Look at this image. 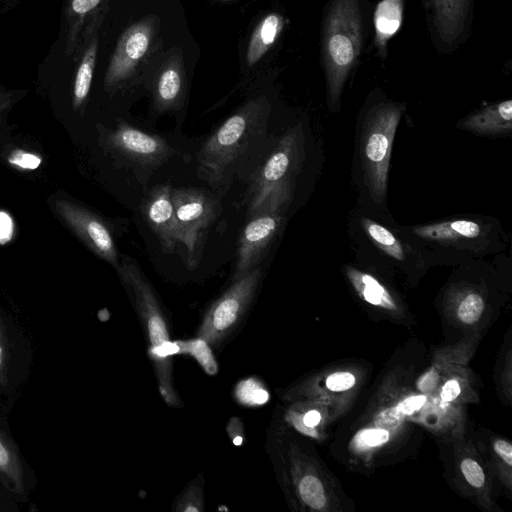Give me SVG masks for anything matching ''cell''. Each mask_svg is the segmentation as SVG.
<instances>
[{
	"label": "cell",
	"mask_w": 512,
	"mask_h": 512,
	"mask_svg": "<svg viewBox=\"0 0 512 512\" xmlns=\"http://www.w3.org/2000/svg\"><path fill=\"white\" fill-rule=\"evenodd\" d=\"M269 108L260 100L228 117L197 153V174L216 192H226L234 180L263 154L268 143Z\"/></svg>",
	"instance_id": "cell-1"
},
{
	"label": "cell",
	"mask_w": 512,
	"mask_h": 512,
	"mask_svg": "<svg viewBox=\"0 0 512 512\" xmlns=\"http://www.w3.org/2000/svg\"><path fill=\"white\" fill-rule=\"evenodd\" d=\"M367 0H328L321 29V63L328 106L336 111L345 85L360 60Z\"/></svg>",
	"instance_id": "cell-2"
},
{
	"label": "cell",
	"mask_w": 512,
	"mask_h": 512,
	"mask_svg": "<svg viewBox=\"0 0 512 512\" xmlns=\"http://www.w3.org/2000/svg\"><path fill=\"white\" fill-rule=\"evenodd\" d=\"M116 271L148 332L149 354L155 362L162 397L169 405H178L171 374V356L177 354L176 345L170 341L156 293L136 260L129 255L120 254Z\"/></svg>",
	"instance_id": "cell-3"
},
{
	"label": "cell",
	"mask_w": 512,
	"mask_h": 512,
	"mask_svg": "<svg viewBox=\"0 0 512 512\" xmlns=\"http://www.w3.org/2000/svg\"><path fill=\"white\" fill-rule=\"evenodd\" d=\"M375 99L366 108L362 122L359 158L365 183L373 200L382 203L386 196L390 154L404 105L374 91Z\"/></svg>",
	"instance_id": "cell-4"
},
{
	"label": "cell",
	"mask_w": 512,
	"mask_h": 512,
	"mask_svg": "<svg viewBox=\"0 0 512 512\" xmlns=\"http://www.w3.org/2000/svg\"><path fill=\"white\" fill-rule=\"evenodd\" d=\"M296 131L286 133L252 172L245 204L251 217L262 212L284 213L300 164V141Z\"/></svg>",
	"instance_id": "cell-5"
},
{
	"label": "cell",
	"mask_w": 512,
	"mask_h": 512,
	"mask_svg": "<svg viewBox=\"0 0 512 512\" xmlns=\"http://www.w3.org/2000/svg\"><path fill=\"white\" fill-rule=\"evenodd\" d=\"M104 143L116 161L143 184L175 154L165 138L142 131L125 121L106 131Z\"/></svg>",
	"instance_id": "cell-6"
},
{
	"label": "cell",
	"mask_w": 512,
	"mask_h": 512,
	"mask_svg": "<svg viewBox=\"0 0 512 512\" xmlns=\"http://www.w3.org/2000/svg\"><path fill=\"white\" fill-rule=\"evenodd\" d=\"M171 199L178 223L180 244L187 251V264L195 268L210 226L220 213L216 195L194 187L171 188Z\"/></svg>",
	"instance_id": "cell-7"
},
{
	"label": "cell",
	"mask_w": 512,
	"mask_h": 512,
	"mask_svg": "<svg viewBox=\"0 0 512 512\" xmlns=\"http://www.w3.org/2000/svg\"><path fill=\"white\" fill-rule=\"evenodd\" d=\"M261 278L262 268L257 266L233 281L232 285L209 307L198 337L208 344H217L224 339L252 303Z\"/></svg>",
	"instance_id": "cell-8"
},
{
	"label": "cell",
	"mask_w": 512,
	"mask_h": 512,
	"mask_svg": "<svg viewBox=\"0 0 512 512\" xmlns=\"http://www.w3.org/2000/svg\"><path fill=\"white\" fill-rule=\"evenodd\" d=\"M431 42L440 55H450L470 37L474 0H421Z\"/></svg>",
	"instance_id": "cell-9"
},
{
	"label": "cell",
	"mask_w": 512,
	"mask_h": 512,
	"mask_svg": "<svg viewBox=\"0 0 512 512\" xmlns=\"http://www.w3.org/2000/svg\"><path fill=\"white\" fill-rule=\"evenodd\" d=\"M54 207L68 227L95 255L115 269L118 267V250L111 230L103 219L64 198L57 199Z\"/></svg>",
	"instance_id": "cell-10"
},
{
	"label": "cell",
	"mask_w": 512,
	"mask_h": 512,
	"mask_svg": "<svg viewBox=\"0 0 512 512\" xmlns=\"http://www.w3.org/2000/svg\"><path fill=\"white\" fill-rule=\"evenodd\" d=\"M283 222L281 212H262L249 217L238 238L233 281L259 266L282 229Z\"/></svg>",
	"instance_id": "cell-11"
},
{
	"label": "cell",
	"mask_w": 512,
	"mask_h": 512,
	"mask_svg": "<svg viewBox=\"0 0 512 512\" xmlns=\"http://www.w3.org/2000/svg\"><path fill=\"white\" fill-rule=\"evenodd\" d=\"M152 36L149 21L136 23L120 37L105 75L106 89L121 86L147 52Z\"/></svg>",
	"instance_id": "cell-12"
},
{
	"label": "cell",
	"mask_w": 512,
	"mask_h": 512,
	"mask_svg": "<svg viewBox=\"0 0 512 512\" xmlns=\"http://www.w3.org/2000/svg\"><path fill=\"white\" fill-rule=\"evenodd\" d=\"M171 188L169 183L152 187L141 204L142 216L166 254L174 253L177 245L180 244Z\"/></svg>",
	"instance_id": "cell-13"
},
{
	"label": "cell",
	"mask_w": 512,
	"mask_h": 512,
	"mask_svg": "<svg viewBox=\"0 0 512 512\" xmlns=\"http://www.w3.org/2000/svg\"><path fill=\"white\" fill-rule=\"evenodd\" d=\"M405 0H380L373 12L374 46L377 56L384 61L388 43L401 27Z\"/></svg>",
	"instance_id": "cell-14"
},
{
	"label": "cell",
	"mask_w": 512,
	"mask_h": 512,
	"mask_svg": "<svg viewBox=\"0 0 512 512\" xmlns=\"http://www.w3.org/2000/svg\"><path fill=\"white\" fill-rule=\"evenodd\" d=\"M458 126L481 135L507 133L512 128V100L491 104L462 119Z\"/></svg>",
	"instance_id": "cell-15"
},
{
	"label": "cell",
	"mask_w": 512,
	"mask_h": 512,
	"mask_svg": "<svg viewBox=\"0 0 512 512\" xmlns=\"http://www.w3.org/2000/svg\"><path fill=\"white\" fill-rule=\"evenodd\" d=\"M413 231L423 239L446 242L476 238L482 228L475 221L459 219L416 227Z\"/></svg>",
	"instance_id": "cell-16"
},
{
	"label": "cell",
	"mask_w": 512,
	"mask_h": 512,
	"mask_svg": "<svg viewBox=\"0 0 512 512\" xmlns=\"http://www.w3.org/2000/svg\"><path fill=\"white\" fill-rule=\"evenodd\" d=\"M283 28V18L277 13L266 15L255 28L247 49V62L256 64L276 41Z\"/></svg>",
	"instance_id": "cell-17"
},
{
	"label": "cell",
	"mask_w": 512,
	"mask_h": 512,
	"mask_svg": "<svg viewBox=\"0 0 512 512\" xmlns=\"http://www.w3.org/2000/svg\"><path fill=\"white\" fill-rule=\"evenodd\" d=\"M182 99V78L179 70L166 68L160 74L154 89V107L158 112H166L180 107Z\"/></svg>",
	"instance_id": "cell-18"
},
{
	"label": "cell",
	"mask_w": 512,
	"mask_h": 512,
	"mask_svg": "<svg viewBox=\"0 0 512 512\" xmlns=\"http://www.w3.org/2000/svg\"><path fill=\"white\" fill-rule=\"evenodd\" d=\"M103 0H68L66 19L68 24L65 53L73 56L79 43L82 27L88 16L98 8Z\"/></svg>",
	"instance_id": "cell-19"
},
{
	"label": "cell",
	"mask_w": 512,
	"mask_h": 512,
	"mask_svg": "<svg viewBox=\"0 0 512 512\" xmlns=\"http://www.w3.org/2000/svg\"><path fill=\"white\" fill-rule=\"evenodd\" d=\"M346 273L358 294L365 301L387 309L395 308L391 295L375 277L353 267H348Z\"/></svg>",
	"instance_id": "cell-20"
},
{
	"label": "cell",
	"mask_w": 512,
	"mask_h": 512,
	"mask_svg": "<svg viewBox=\"0 0 512 512\" xmlns=\"http://www.w3.org/2000/svg\"><path fill=\"white\" fill-rule=\"evenodd\" d=\"M98 51V38L95 37L85 50L81 62L77 68L73 85V107L81 108L90 92L93 72Z\"/></svg>",
	"instance_id": "cell-21"
},
{
	"label": "cell",
	"mask_w": 512,
	"mask_h": 512,
	"mask_svg": "<svg viewBox=\"0 0 512 512\" xmlns=\"http://www.w3.org/2000/svg\"><path fill=\"white\" fill-rule=\"evenodd\" d=\"M23 466L17 449L0 430V474L13 487L15 492L24 489Z\"/></svg>",
	"instance_id": "cell-22"
},
{
	"label": "cell",
	"mask_w": 512,
	"mask_h": 512,
	"mask_svg": "<svg viewBox=\"0 0 512 512\" xmlns=\"http://www.w3.org/2000/svg\"><path fill=\"white\" fill-rule=\"evenodd\" d=\"M362 225L373 243L387 255L396 260L404 259L405 254L401 243L385 226L371 219H363Z\"/></svg>",
	"instance_id": "cell-23"
},
{
	"label": "cell",
	"mask_w": 512,
	"mask_h": 512,
	"mask_svg": "<svg viewBox=\"0 0 512 512\" xmlns=\"http://www.w3.org/2000/svg\"><path fill=\"white\" fill-rule=\"evenodd\" d=\"M175 345L176 353L190 354L197 360L206 373L210 375L217 373V363L206 341L197 337L196 339L188 341H177Z\"/></svg>",
	"instance_id": "cell-24"
},
{
	"label": "cell",
	"mask_w": 512,
	"mask_h": 512,
	"mask_svg": "<svg viewBox=\"0 0 512 512\" xmlns=\"http://www.w3.org/2000/svg\"><path fill=\"white\" fill-rule=\"evenodd\" d=\"M235 397L243 405L260 406L268 401L269 393L257 379L248 378L238 383Z\"/></svg>",
	"instance_id": "cell-25"
},
{
	"label": "cell",
	"mask_w": 512,
	"mask_h": 512,
	"mask_svg": "<svg viewBox=\"0 0 512 512\" xmlns=\"http://www.w3.org/2000/svg\"><path fill=\"white\" fill-rule=\"evenodd\" d=\"M301 499L313 509H321L326 504L324 488L320 480L313 475H306L298 483Z\"/></svg>",
	"instance_id": "cell-26"
},
{
	"label": "cell",
	"mask_w": 512,
	"mask_h": 512,
	"mask_svg": "<svg viewBox=\"0 0 512 512\" xmlns=\"http://www.w3.org/2000/svg\"><path fill=\"white\" fill-rule=\"evenodd\" d=\"M484 307L485 303L479 294L469 293L460 301L457 316L461 322L473 324L480 319Z\"/></svg>",
	"instance_id": "cell-27"
},
{
	"label": "cell",
	"mask_w": 512,
	"mask_h": 512,
	"mask_svg": "<svg viewBox=\"0 0 512 512\" xmlns=\"http://www.w3.org/2000/svg\"><path fill=\"white\" fill-rule=\"evenodd\" d=\"M7 161L20 171H33L41 165L42 157L36 153L17 148L9 153Z\"/></svg>",
	"instance_id": "cell-28"
},
{
	"label": "cell",
	"mask_w": 512,
	"mask_h": 512,
	"mask_svg": "<svg viewBox=\"0 0 512 512\" xmlns=\"http://www.w3.org/2000/svg\"><path fill=\"white\" fill-rule=\"evenodd\" d=\"M175 510L177 511H195L203 510V495L200 487H189L179 498Z\"/></svg>",
	"instance_id": "cell-29"
},
{
	"label": "cell",
	"mask_w": 512,
	"mask_h": 512,
	"mask_svg": "<svg viewBox=\"0 0 512 512\" xmlns=\"http://www.w3.org/2000/svg\"><path fill=\"white\" fill-rule=\"evenodd\" d=\"M461 471L467 482L476 488L483 486L485 475L481 466L473 459L466 458L461 462Z\"/></svg>",
	"instance_id": "cell-30"
},
{
	"label": "cell",
	"mask_w": 512,
	"mask_h": 512,
	"mask_svg": "<svg viewBox=\"0 0 512 512\" xmlns=\"http://www.w3.org/2000/svg\"><path fill=\"white\" fill-rule=\"evenodd\" d=\"M355 384V377L349 372H336L328 376L326 386L331 391H346Z\"/></svg>",
	"instance_id": "cell-31"
},
{
	"label": "cell",
	"mask_w": 512,
	"mask_h": 512,
	"mask_svg": "<svg viewBox=\"0 0 512 512\" xmlns=\"http://www.w3.org/2000/svg\"><path fill=\"white\" fill-rule=\"evenodd\" d=\"M389 433L383 429H367L360 433V441L370 447L387 442Z\"/></svg>",
	"instance_id": "cell-32"
},
{
	"label": "cell",
	"mask_w": 512,
	"mask_h": 512,
	"mask_svg": "<svg viewBox=\"0 0 512 512\" xmlns=\"http://www.w3.org/2000/svg\"><path fill=\"white\" fill-rule=\"evenodd\" d=\"M426 396L415 395L404 399L397 407L398 411L403 414H413L420 410V408L426 403Z\"/></svg>",
	"instance_id": "cell-33"
},
{
	"label": "cell",
	"mask_w": 512,
	"mask_h": 512,
	"mask_svg": "<svg viewBox=\"0 0 512 512\" xmlns=\"http://www.w3.org/2000/svg\"><path fill=\"white\" fill-rule=\"evenodd\" d=\"M227 431L235 445H241L244 439V428L239 418H231Z\"/></svg>",
	"instance_id": "cell-34"
},
{
	"label": "cell",
	"mask_w": 512,
	"mask_h": 512,
	"mask_svg": "<svg viewBox=\"0 0 512 512\" xmlns=\"http://www.w3.org/2000/svg\"><path fill=\"white\" fill-rule=\"evenodd\" d=\"M494 450L499 455V457L507 463V465H512V446L511 444L502 439H498L494 442Z\"/></svg>",
	"instance_id": "cell-35"
},
{
	"label": "cell",
	"mask_w": 512,
	"mask_h": 512,
	"mask_svg": "<svg viewBox=\"0 0 512 512\" xmlns=\"http://www.w3.org/2000/svg\"><path fill=\"white\" fill-rule=\"evenodd\" d=\"M460 394V385L457 380H448L441 390V398L446 402L453 401Z\"/></svg>",
	"instance_id": "cell-36"
},
{
	"label": "cell",
	"mask_w": 512,
	"mask_h": 512,
	"mask_svg": "<svg viewBox=\"0 0 512 512\" xmlns=\"http://www.w3.org/2000/svg\"><path fill=\"white\" fill-rule=\"evenodd\" d=\"M321 420V414L317 410H310L302 418L304 426L312 428L315 427Z\"/></svg>",
	"instance_id": "cell-37"
},
{
	"label": "cell",
	"mask_w": 512,
	"mask_h": 512,
	"mask_svg": "<svg viewBox=\"0 0 512 512\" xmlns=\"http://www.w3.org/2000/svg\"><path fill=\"white\" fill-rule=\"evenodd\" d=\"M15 103V96H11L0 102V123L4 120L10 109Z\"/></svg>",
	"instance_id": "cell-38"
},
{
	"label": "cell",
	"mask_w": 512,
	"mask_h": 512,
	"mask_svg": "<svg viewBox=\"0 0 512 512\" xmlns=\"http://www.w3.org/2000/svg\"><path fill=\"white\" fill-rule=\"evenodd\" d=\"M3 360H4V349H3L2 343L0 342V369L2 368Z\"/></svg>",
	"instance_id": "cell-39"
}]
</instances>
